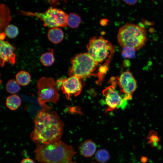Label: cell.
<instances>
[{"label": "cell", "mask_w": 163, "mask_h": 163, "mask_svg": "<svg viewBox=\"0 0 163 163\" xmlns=\"http://www.w3.org/2000/svg\"><path fill=\"white\" fill-rule=\"evenodd\" d=\"M20 15L33 16L39 19L43 22V25L50 28L64 27L67 25L68 15L61 9L50 7L42 12H32L20 10Z\"/></svg>", "instance_id": "obj_4"}, {"label": "cell", "mask_w": 163, "mask_h": 163, "mask_svg": "<svg viewBox=\"0 0 163 163\" xmlns=\"http://www.w3.org/2000/svg\"><path fill=\"white\" fill-rule=\"evenodd\" d=\"M116 80L121 91L124 93L123 98L127 101L131 99L137 87L136 81L131 72L129 70L123 72Z\"/></svg>", "instance_id": "obj_9"}, {"label": "cell", "mask_w": 163, "mask_h": 163, "mask_svg": "<svg viewBox=\"0 0 163 163\" xmlns=\"http://www.w3.org/2000/svg\"><path fill=\"white\" fill-rule=\"evenodd\" d=\"M140 160L142 163H146L148 161V158L146 156H142L141 157Z\"/></svg>", "instance_id": "obj_27"}, {"label": "cell", "mask_w": 163, "mask_h": 163, "mask_svg": "<svg viewBox=\"0 0 163 163\" xmlns=\"http://www.w3.org/2000/svg\"><path fill=\"white\" fill-rule=\"evenodd\" d=\"M11 20V17L9 8L4 4H1L0 5L1 33L4 32L6 27L9 25Z\"/></svg>", "instance_id": "obj_12"}, {"label": "cell", "mask_w": 163, "mask_h": 163, "mask_svg": "<svg viewBox=\"0 0 163 163\" xmlns=\"http://www.w3.org/2000/svg\"><path fill=\"white\" fill-rule=\"evenodd\" d=\"M123 1L126 4L130 5H133L137 2L138 0H123Z\"/></svg>", "instance_id": "obj_26"}, {"label": "cell", "mask_w": 163, "mask_h": 163, "mask_svg": "<svg viewBox=\"0 0 163 163\" xmlns=\"http://www.w3.org/2000/svg\"><path fill=\"white\" fill-rule=\"evenodd\" d=\"M47 37L52 43L58 44L62 40L64 34L62 30L59 27L52 28L48 30Z\"/></svg>", "instance_id": "obj_14"}, {"label": "cell", "mask_w": 163, "mask_h": 163, "mask_svg": "<svg viewBox=\"0 0 163 163\" xmlns=\"http://www.w3.org/2000/svg\"><path fill=\"white\" fill-rule=\"evenodd\" d=\"M87 48L88 53L98 64L105 60L109 62L114 50L110 42L100 37H92Z\"/></svg>", "instance_id": "obj_7"}, {"label": "cell", "mask_w": 163, "mask_h": 163, "mask_svg": "<svg viewBox=\"0 0 163 163\" xmlns=\"http://www.w3.org/2000/svg\"><path fill=\"white\" fill-rule=\"evenodd\" d=\"M31 140L37 144H48L59 141L63 132L64 124L57 113L43 109L38 112L34 120Z\"/></svg>", "instance_id": "obj_1"}, {"label": "cell", "mask_w": 163, "mask_h": 163, "mask_svg": "<svg viewBox=\"0 0 163 163\" xmlns=\"http://www.w3.org/2000/svg\"><path fill=\"white\" fill-rule=\"evenodd\" d=\"M68 163H76L75 162H71L70 161V162H69Z\"/></svg>", "instance_id": "obj_30"}, {"label": "cell", "mask_w": 163, "mask_h": 163, "mask_svg": "<svg viewBox=\"0 0 163 163\" xmlns=\"http://www.w3.org/2000/svg\"><path fill=\"white\" fill-rule=\"evenodd\" d=\"M96 149L95 144L92 140H88L83 142L79 147L81 154L85 157L92 156Z\"/></svg>", "instance_id": "obj_13"}, {"label": "cell", "mask_w": 163, "mask_h": 163, "mask_svg": "<svg viewBox=\"0 0 163 163\" xmlns=\"http://www.w3.org/2000/svg\"><path fill=\"white\" fill-rule=\"evenodd\" d=\"M40 60L41 62L44 66H49L52 65L54 61L53 50L50 49L48 52L42 54Z\"/></svg>", "instance_id": "obj_17"}, {"label": "cell", "mask_w": 163, "mask_h": 163, "mask_svg": "<svg viewBox=\"0 0 163 163\" xmlns=\"http://www.w3.org/2000/svg\"><path fill=\"white\" fill-rule=\"evenodd\" d=\"M20 163H35L33 160L30 158H26L23 159Z\"/></svg>", "instance_id": "obj_25"}, {"label": "cell", "mask_w": 163, "mask_h": 163, "mask_svg": "<svg viewBox=\"0 0 163 163\" xmlns=\"http://www.w3.org/2000/svg\"><path fill=\"white\" fill-rule=\"evenodd\" d=\"M103 93L105 97V101L108 107L107 110L116 108L124 109L127 104V101L120 95L114 86H110L104 89Z\"/></svg>", "instance_id": "obj_10"}, {"label": "cell", "mask_w": 163, "mask_h": 163, "mask_svg": "<svg viewBox=\"0 0 163 163\" xmlns=\"http://www.w3.org/2000/svg\"><path fill=\"white\" fill-rule=\"evenodd\" d=\"M6 89L8 92L14 94L19 91L20 87L16 80L11 79L7 82L6 85Z\"/></svg>", "instance_id": "obj_21"}, {"label": "cell", "mask_w": 163, "mask_h": 163, "mask_svg": "<svg viewBox=\"0 0 163 163\" xmlns=\"http://www.w3.org/2000/svg\"><path fill=\"white\" fill-rule=\"evenodd\" d=\"M81 19L77 14L71 13L68 15L67 25L72 28H77L81 22Z\"/></svg>", "instance_id": "obj_18"}, {"label": "cell", "mask_w": 163, "mask_h": 163, "mask_svg": "<svg viewBox=\"0 0 163 163\" xmlns=\"http://www.w3.org/2000/svg\"><path fill=\"white\" fill-rule=\"evenodd\" d=\"M20 98L17 95L13 94L8 96L6 101V106L11 110H15L18 108L21 105Z\"/></svg>", "instance_id": "obj_15"}, {"label": "cell", "mask_w": 163, "mask_h": 163, "mask_svg": "<svg viewBox=\"0 0 163 163\" xmlns=\"http://www.w3.org/2000/svg\"><path fill=\"white\" fill-rule=\"evenodd\" d=\"M0 44L1 66L3 67L7 62H8L12 65L14 64L16 58L14 47L8 41L4 40H0Z\"/></svg>", "instance_id": "obj_11"}, {"label": "cell", "mask_w": 163, "mask_h": 163, "mask_svg": "<svg viewBox=\"0 0 163 163\" xmlns=\"http://www.w3.org/2000/svg\"><path fill=\"white\" fill-rule=\"evenodd\" d=\"M4 32L6 35L10 38H15L19 33L18 27L13 24L8 25L6 27Z\"/></svg>", "instance_id": "obj_22"}, {"label": "cell", "mask_w": 163, "mask_h": 163, "mask_svg": "<svg viewBox=\"0 0 163 163\" xmlns=\"http://www.w3.org/2000/svg\"><path fill=\"white\" fill-rule=\"evenodd\" d=\"M108 20L106 19H102L100 21V23L101 25H104L106 24Z\"/></svg>", "instance_id": "obj_28"}, {"label": "cell", "mask_w": 163, "mask_h": 163, "mask_svg": "<svg viewBox=\"0 0 163 163\" xmlns=\"http://www.w3.org/2000/svg\"><path fill=\"white\" fill-rule=\"evenodd\" d=\"M117 39L121 46L131 47L136 50L145 46L147 35L143 27L138 24L127 23L119 30Z\"/></svg>", "instance_id": "obj_3"}, {"label": "cell", "mask_w": 163, "mask_h": 163, "mask_svg": "<svg viewBox=\"0 0 163 163\" xmlns=\"http://www.w3.org/2000/svg\"><path fill=\"white\" fill-rule=\"evenodd\" d=\"M122 51V55L124 58L133 57L135 54V50L129 47H123Z\"/></svg>", "instance_id": "obj_23"}, {"label": "cell", "mask_w": 163, "mask_h": 163, "mask_svg": "<svg viewBox=\"0 0 163 163\" xmlns=\"http://www.w3.org/2000/svg\"><path fill=\"white\" fill-rule=\"evenodd\" d=\"M0 35V40H4L5 38V36H6V35L5 34V32L1 33Z\"/></svg>", "instance_id": "obj_29"}, {"label": "cell", "mask_w": 163, "mask_h": 163, "mask_svg": "<svg viewBox=\"0 0 163 163\" xmlns=\"http://www.w3.org/2000/svg\"><path fill=\"white\" fill-rule=\"evenodd\" d=\"M71 63L69 74L70 76H76L80 79L92 75L98 65L88 53L76 55L72 59Z\"/></svg>", "instance_id": "obj_6"}, {"label": "cell", "mask_w": 163, "mask_h": 163, "mask_svg": "<svg viewBox=\"0 0 163 163\" xmlns=\"http://www.w3.org/2000/svg\"><path fill=\"white\" fill-rule=\"evenodd\" d=\"M34 152L35 159L44 163H68L76 153L72 146L60 141L37 144Z\"/></svg>", "instance_id": "obj_2"}, {"label": "cell", "mask_w": 163, "mask_h": 163, "mask_svg": "<svg viewBox=\"0 0 163 163\" xmlns=\"http://www.w3.org/2000/svg\"><path fill=\"white\" fill-rule=\"evenodd\" d=\"M148 143L153 147H157L159 144L160 139L156 132L152 130L149 131L147 138Z\"/></svg>", "instance_id": "obj_20"}, {"label": "cell", "mask_w": 163, "mask_h": 163, "mask_svg": "<svg viewBox=\"0 0 163 163\" xmlns=\"http://www.w3.org/2000/svg\"><path fill=\"white\" fill-rule=\"evenodd\" d=\"M61 1H62L64 3L67 2L68 0H49L50 5L52 7H56Z\"/></svg>", "instance_id": "obj_24"}, {"label": "cell", "mask_w": 163, "mask_h": 163, "mask_svg": "<svg viewBox=\"0 0 163 163\" xmlns=\"http://www.w3.org/2000/svg\"><path fill=\"white\" fill-rule=\"evenodd\" d=\"M36 82L38 89V102L42 109L49 111L52 107L46 103L48 102L56 104L59 99L56 82L53 78L43 77Z\"/></svg>", "instance_id": "obj_5"}, {"label": "cell", "mask_w": 163, "mask_h": 163, "mask_svg": "<svg viewBox=\"0 0 163 163\" xmlns=\"http://www.w3.org/2000/svg\"><path fill=\"white\" fill-rule=\"evenodd\" d=\"M95 159L101 163H105L109 159L110 155L108 151L104 149L98 150L96 153Z\"/></svg>", "instance_id": "obj_19"}, {"label": "cell", "mask_w": 163, "mask_h": 163, "mask_svg": "<svg viewBox=\"0 0 163 163\" xmlns=\"http://www.w3.org/2000/svg\"><path fill=\"white\" fill-rule=\"evenodd\" d=\"M116 0V1H118V0Z\"/></svg>", "instance_id": "obj_31"}, {"label": "cell", "mask_w": 163, "mask_h": 163, "mask_svg": "<svg viewBox=\"0 0 163 163\" xmlns=\"http://www.w3.org/2000/svg\"><path fill=\"white\" fill-rule=\"evenodd\" d=\"M56 83L58 89H61L68 99H69L72 95H78L82 89L80 78L76 76L59 78L56 80Z\"/></svg>", "instance_id": "obj_8"}, {"label": "cell", "mask_w": 163, "mask_h": 163, "mask_svg": "<svg viewBox=\"0 0 163 163\" xmlns=\"http://www.w3.org/2000/svg\"><path fill=\"white\" fill-rule=\"evenodd\" d=\"M16 80L19 85L22 86L28 85L31 80V76L27 72L21 71L18 72L15 76Z\"/></svg>", "instance_id": "obj_16"}]
</instances>
